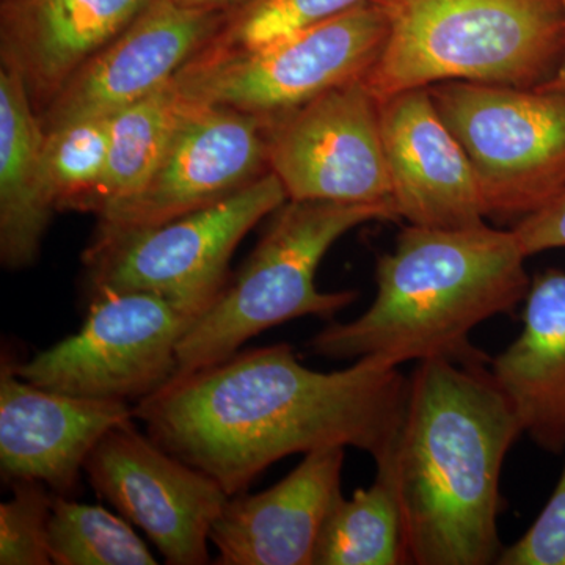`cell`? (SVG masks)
I'll return each instance as SVG.
<instances>
[{
  "label": "cell",
  "mask_w": 565,
  "mask_h": 565,
  "mask_svg": "<svg viewBox=\"0 0 565 565\" xmlns=\"http://www.w3.org/2000/svg\"><path fill=\"white\" fill-rule=\"evenodd\" d=\"M408 379L375 356L321 373L289 344L237 351L134 404L167 452L211 476L230 497L270 465L329 446L388 452L403 419Z\"/></svg>",
  "instance_id": "1"
},
{
  "label": "cell",
  "mask_w": 565,
  "mask_h": 565,
  "mask_svg": "<svg viewBox=\"0 0 565 565\" xmlns=\"http://www.w3.org/2000/svg\"><path fill=\"white\" fill-rule=\"evenodd\" d=\"M522 434L487 364L418 362L393 444L375 462L399 503L408 564H497L501 471Z\"/></svg>",
  "instance_id": "2"
},
{
  "label": "cell",
  "mask_w": 565,
  "mask_h": 565,
  "mask_svg": "<svg viewBox=\"0 0 565 565\" xmlns=\"http://www.w3.org/2000/svg\"><path fill=\"white\" fill-rule=\"evenodd\" d=\"M525 262L512 230L405 226L394 250L379 256L371 307L351 322L333 321L308 348L323 359L375 356L392 366L433 359L489 364L470 333L525 300Z\"/></svg>",
  "instance_id": "3"
},
{
  "label": "cell",
  "mask_w": 565,
  "mask_h": 565,
  "mask_svg": "<svg viewBox=\"0 0 565 565\" xmlns=\"http://www.w3.org/2000/svg\"><path fill=\"white\" fill-rule=\"evenodd\" d=\"M375 2L388 36L363 81L379 103L441 82L544 87L563 62V0Z\"/></svg>",
  "instance_id": "4"
},
{
  "label": "cell",
  "mask_w": 565,
  "mask_h": 565,
  "mask_svg": "<svg viewBox=\"0 0 565 565\" xmlns=\"http://www.w3.org/2000/svg\"><path fill=\"white\" fill-rule=\"evenodd\" d=\"M397 218L392 204L288 200L274 212L241 273L182 337L173 381L230 359L280 323L305 316L333 322L359 292L319 291L316 273L323 256L355 226Z\"/></svg>",
  "instance_id": "5"
},
{
  "label": "cell",
  "mask_w": 565,
  "mask_h": 565,
  "mask_svg": "<svg viewBox=\"0 0 565 565\" xmlns=\"http://www.w3.org/2000/svg\"><path fill=\"white\" fill-rule=\"evenodd\" d=\"M386 36L384 9L366 0L262 46L204 47L173 82L185 102L269 118L363 79L384 50Z\"/></svg>",
  "instance_id": "6"
},
{
  "label": "cell",
  "mask_w": 565,
  "mask_h": 565,
  "mask_svg": "<svg viewBox=\"0 0 565 565\" xmlns=\"http://www.w3.org/2000/svg\"><path fill=\"white\" fill-rule=\"evenodd\" d=\"M473 167L486 217L519 221L565 189V92L476 82L429 87Z\"/></svg>",
  "instance_id": "7"
},
{
  "label": "cell",
  "mask_w": 565,
  "mask_h": 565,
  "mask_svg": "<svg viewBox=\"0 0 565 565\" xmlns=\"http://www.w3.org/2000/svg\"><path fill=\"white\" fill-rule=\"evenodd\" d=\"M288 200L281 181L269 172L184 217L111 239H92L84 264L93 294H154L196 322L228 286L237 245Z\"/></svg>",
  "instance_id": "8"
},
{
  "label": "cell",
  "mask_w": 565,
  "mask_h": 565,
  "mask_svg": "<svg viewBox=\"0 0 565 565\" xmlns=\"http://www.w3.org/2000/svg\"><path fill=\"white\" fill-rule=\"evenodd\" d=\"M79 332L24 363V381L68 396L140 403L161 392L178 370V345L193 326L150 292H96Z\"/></svg>",
  "instance_id": "9"
},
{
  "label": "cell",
  "mask_w": 565,
  "mask_h": 565,
  "mask_svg": "<svg viewBox=\"0 0 565 565\" xmlns=\"http://www.w3.org/2000/svg\"><path fill=\"white\" fill-rule=\"evenodd\" d=\"M266 120L269 169L289 200L394 206L381 103L363 79Z\"/></svg>",
  "instance_id": "10"
},
{
  "label": "cell",
  "mask_w": 565,
  "mask_h": 565,
  "mask_svg": "<svg viewBox=\"0 0 565 565\" xmlns=\"http://www.w3.org/2000/svg\"><path fill=\"white\" fill-rule=\"evenodd\" d=\"M266 125L264 117L184 99L180 121L158 169L136 195L96 214L93 241L184 217L269 173Z\"/></svg>",
  "instance_id": "11"
},
{
  "label": "cell",
  "mask_w": 565,
  "mask_h": 565,
  "mask_svg": "<svg viewBox=\"0 0 565 565\" xmlns=\"http://www.w3.org/2000/svg\"><path fill=\"white\" fill-rule=\"evenodd\" d=\"M132 422L111 427L88 456L84 471L93 490L140 527L167 564L210 563L212 526L230 494Z\"/></svg>",
  "instance_id": "12"
},
{
  "label": "cell",
  "mask_w": 565,
  "mask_h": 565,
  "mask_svg": "<svg viewBox=\"0 0 565 565\" xmlns=\"http://www.w3.org/2000/svg\"><path fill=\"white\" fill-rule=\"evenodd\" d=\"M226 13L151 0L36 114L44 132L88 118H110L159 90L211 43Z\"/></svg>",
  "instance_id": "13"
},
{
  "label": "cell",
  "mask_w": 565,
  "mask_h": 565,
  "mask_svg": "<svg viewBox=\"0 0 565 565\" xmlns=\"http://www.w3.org/2000/svg\"><path fill=\"white\" fill-rule=\"evenodd\" d=\"M381 129L394 207L408 225H484L473 167L435 109L429 87L381 103Z\"/></svg>",
  "instance_id": "14"
},
{
  "label": "cell",
  "mask_w": 565,
  "mask_h": 565,
  "mask_svg": "<svg viewBox=\"0 0 565 565\" xmlns=\"http://www.w3.org/2000/svg\"><path fill=\"white\" fill-rule=\"evenodd\" d=\"M136 419L122 401L90 399L50 392L0 367V468L9 484L39 481L68 497L88 456L111 427Z\"/></svg>",
  "instance_id": "15"
},
{
  "label": "cell",
  "mask_w": 565,
  "mask_h": 565,
  "mask_svg": "<svg viewBox=\"0 0 565 565\" xmlns=\"http://www.w3.org/2000/svg\"><path fill=\"white\" fill-rule=\"evenodd\" d=\"M344 449H315L270 489L230 497L211 531L215 563L315 565L323 526L343 498Z\"/></svg>",
  "instance_id": "16"
},
{
  "label": "cell",
  "mask_w": 565,
  "mask_h": 565,
  "mask_svg": "<svg viewBox=\"0 0 565 565\" xmlns=\"http://www.w3.org/2000/svg\"><path fill=\"white\" fill-rule=\"evenodd\" d=\"M151 0H2L0 57L24 84L36 114L84 63Z\"/></svg>",
  "instance_id": "17"
},
{
  "label": "cell",
  "mask_w": 565,
  "mask_h": 565,
  "mask_svg": "<svg viewBox=\"0 0 565 565\" xmlns=\"http://www.w3.org/2000/svg\"><path fill=\"white\" fill-rule=\"evenodd\" d=\"M494 384L539 448L565 449V273L546 269L531 280L523 330L490 360Z\"/></svg>",
  "instance_id": "18"
},
{
  "label": "cell",
  "mask_w": 565,
  "mask_h": 565,
  "mask_svg": "<svg viewBox=\"0 0 565 565\" xmlns=\"http://www.w3.org/2000/svg\"><path fill=\"white\" fill-rule=\"evenodd\" d=\"M44 136L24 84L0 68V262L9 270L36 262L57 211L44 174Z\"/></svg>",
  "instance_id": "19"
},
{
  "label": "cell",
  "mask_w": 565,
  "mask_h": 565,
  "mask_svg": "<svg viewBox=\"0 0 565 565\" xmlns=\"http://www.w3.org/2000/svg\"><path fill=\"white\" fill-rule=\"evenodd\" d=\"M181 93L173 79L110 117V147L98 210L122 202L147 184L180 121Z\"/></svg>",
  "instance_id": "20"
},
{
  "label": "cell",
  "mask_w": 565,
  "mask_h": 565,
  "mask_svg": "<svg viewBox=\"0 0 565 565\" xmlns=\"http://www.w3.org/2000/svg\"><path fill=\"white\" fill-rule=\"evenodd\" d=\"M403 516L392 481L375 475L374 484L341 498L323 526L315 565H403Z\"/></svg>",
  "instance_id": "21"
},
{
  "label": "cell",
  "mask_w": 565,
  "mask_h": 565,
  "mask_svg": "<svg viewBox=\"0 0 565 565\" xmlns=\"http://www.w3.org/2000/svg\"><path fill=\"white\" fill-rule=\"evenodd\" d=\"M50 552L57 565L158 564L128 520L61 494L52 505Z\"/></svg>",
  "instance_id": "22"
},
{
  "label": "cell",
  "mask_w": 565,
  "mask_h": 565,
  "mask_svg": "<svg viewBox=\"0 0 565 565\" xmlns=\"http://www.w3.org/2000/svg\"><path fill=\"white\" fill-rule=\"evenodd\" d=\"M109 147L110 118H88L46 132L43 166L55 210H98Z\"/></svg>",
  "instance_id": "23"
},
{
  "label": "cell",
  "mask_w": 565,
  "mask_h": 565,
  "mask_svg": "<svg viewBox=\"0 0 565 565\" xmlns=\"http://www.w3.org/2000/svg\"><path fill=\"white\" fill-rule=\"evenodd\" d=\"M366 0H248L226 13L206 47L247 50L329 20Z\"/></svg>",
  "instance_id": "24"
},
{
  "label": "cell",
  "mask_w": 565,
  "mask_h": 565,
  "mask_svg": "<svg viewBox=\"0 0 565 565\" xmlns=\"http://www.w3.org/2000/svg\"><path fill=\"white\" fill-rule=\"evenodd\" d=\"M0 504V564L50 565V522L55 493L39 481H18Z\"/></svg>",
  "instance_id": "25"
},
{
  "label": "cell",
  "mask_w": 565,
  "mask_h": 565,
  "mask_svg": "<svg viewBox=\"0 0 565 565\" xmlns=\"http://www.w3.org/2000/svg\"><path fill=\"white\" fill-rule=\"evenodd\" d=\"M498 565H565V465L555 492L533 526L504 546Z\"/></svg>",
  "instance_id": "26"
},
{
  "label": "cell",
  "mask_w": 565,
  "mask_h": 565,
  "mask_svg": "<svg viewBox=\"0 0 565 565\" xmlns=\"http://www.w3.org/2000/svg\"><path fill=\"white\" fill-rule=\"evenodd\" d=\"M512 232L526 258L553 248H565V189L544 207L516 222Z\"/></svg>",
  "instance_id": "27"
},
{
  "label": "cell",
  "mask_w": 565,
  "mask_h": 565,
  "mask_svg": "<svg viewBox=\"0 0 565 565\" xmlns=\"http://www.w3.org/2000/svg\"><path fill=\"white\" fill-rule=\"evenodd\" d=\"M178 6L189 7V9L211 10V11H232L237 7L244 6L248 0H172Z\"/></svg>",
  "instance_id": "28"
},
{
  "label": "cell",
  "mask_w": 565,
  "mask_h": 565,
  "mask_svg": "<svg viewBox=\"0 0 565 565\" xmlns=\"http://www.w3.org/2000/svg\"><path fill=\"white\" fill-rule=\"evenodd\" d=\"M563 6L565 14V0H563ZM544 87L556 88V90L565 92V47L563 62H561V66L559 70H557L556 76L553 77V81L550 82V84L544 85Z\"/></svg>",
  "instance_id": "29"
}]
</instances>
